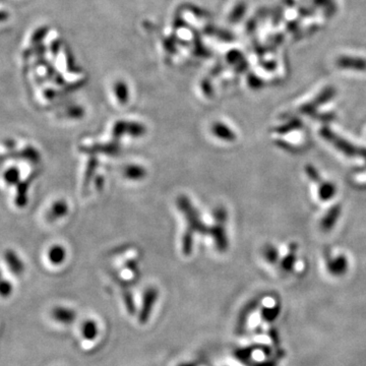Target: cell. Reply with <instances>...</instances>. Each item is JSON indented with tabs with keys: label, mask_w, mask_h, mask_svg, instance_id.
Listing matches in <instances>:
<instances>
[{
	"label": "cell",
	"mask_w": 366,
	"mask_h": 366,
	"mask_svg": "<svg viewBox=\"0 0 366 366\" xmlns=\"http://www.w3.org/2000/svg\"><path fill=\"white\" fill-rule=\"evenodd\" d=\"M6 260L8 266H10V270L14 274H20L24 270V266L22 260L18 258V256L14 254V252L10 250L6 254Z\"/></svg>",
	"instance_id": "16"
},
{
	"label": "cell",
	"mask_w": 366,
	"mask_h": 366,
	"mask_svg": "<svg viewBox=\"0 0 366 366\" xmlns=\"http://www.w3.org/2000/svg\"><path fill=\"white\" fill-rule=\"evenodd\" d=\"M208 232H210L214 240H215V244L219 250L225 252L228 248V239L226 236V232L224 229V224H219L212 226Z\"/></svg>",
	"instance_id": "8"
},
{
	"label": "cell",
	"mask_w": 366,
	"mask_h": 366,
	"mask_svg": "<svg viewBox=\"0 0 366 366\" xmlns=\"http://www.w3.org/2000/svg\"><path fill=\"white\" fill-rule=\"evenodd\" d=\"M80 334L86 341H94L99 334L97 322L94 320H86L80 326Z\"/></svg>",
	"instance_id": "9"
},
{
	"label": "cell",
	"mask_w": 366,
	"mask_h": 366,
	"mask_svg": "<svg viewBox=\"0 0 366 366\" xmlns=\"http://www.w3.org/2000/svg\"><path fill=\"white\" fill-rule=\"evenodd\" d=\"M115 94L121 104H126L128 101V90L124 82H117L115 84Z\"/></svg>",
	"instance_id": "21"
},
{
	"label": "cell",
	"mask_w": 366,
	"mask_h": 366,
	"mask_svg": "<svg viewBox=\"0 0 366 366\" xmlns=\"http://www.w3.org/2000/svg\"><path fill=\"white\" fill-rule=\"evenodd\" d=\"M337 66L343 70L364 72L366 70V60L360 57L341 56L337 59Z\"/></svg>",
	"instance_id": "6"
},
{
	"label": "cell",
	"mask_w": 366,
	"mask_h": 366,
	"mask_svg": "<svg viewBox=\"0 0 366 366\" xmlns=\"http://www.w3.org/2000/svg\"><path fill=\"white\" fill-rule=\"evenodd\" d=\"M334 95V88H326L322 92V93L314 100H312V102H310L308 104L303 105L300 110H301V112H303L305 114H312L322 104H324V103L328 102Z\"/></svg>",
	"instance_id": "5"
},
{
	"label": "cell",
	"mask_w": 366,
	"mask_h": 366,
	"mask_svg": "<svg viewBox=\"0 0 366 366\" xmlns=\"http://www.w3.org/2000/svg\"><path fill=\"white\" fill-rule=\"evenodd\" d=\"M262 254L264 258H266V260L272 264L278 262L279 260V254H278V250L274 248V246H270V244H268L262 250Z\"/></svg>",
	"instance_id": "20"
},
{
	"label": "cell",
	"mask_w": 366,
	"mask_h": 366,
	"mask_svg": "<svg viewBox=\"0 0 366 366\" xmlns=\"http://www.w3.org/2000/svg\"><path fill=\"white\" fill-rule=\"evenodd\" d=\"M177 206L184 214L188 221V229L192 232H200V233H208L210 228H208L200 219L198 212L194 210L192 202L188 198L181 196L177 198Z\"/></svg>",
	"instance_id": "1"
},
{
	"label": "cell",
	"mask_w": 366,
	"mask_h": 366,
	"mask_svg": "<svg viewBox=\"0 0 366 366\" xmlns=\"http://www.w3.org/2000/svg\"><path fill=\"white\" fill-rule=\"evenodd\" d=\"M124 301H126V306L128 308V312L130 314H134L136 312V305H134V298L130 293L124 292Z\"/></svg>",
	"instance_id": "27"
},
{
	"label": "cell",
	"mask_w": 366,
	"mask_h": 366,
	"mask_svg": "<svg viewBox=\"0 0 366 366\" xmlns=\"http://www.w3.org/2000/svg\"><path fill=\"white\" fill-rule=\"evenodd\" d=\"M306 174L308 175V177L314 181V182H316V183H320L322 182V178L318 174V172L316 170L314 167L312 166H308L306 167Z\"/></svg>",
	"instance_id": "29"
},
{
	"label": "cell",
	"mask_w": 366,
	"mask_h": 366,
	"mask_svg": "<svg viewBox=\"0 0 366 366\" xmlns=\"http://www.w3.org/2000/svg\"><path fill=\"white\" fill-rule=\"evenodd\" d=\"M348 268V262L344 256H336L328 262V270L334 276H341L345 274Z\"/></svg>",
	"instance_id": "10"
},
{
	"label": "cell",
	"mask_w": 366,
	"mask_h": 366,
	"mask_svg": "<svg viewBox=\"0 0 366 366\" xmlns=\"http://www.w3.org/2000/svg\"><path fill=\"white\" fill-rule=\"evenodd\" d=\"M46 35H47V28H40L34 33V35L32 37V42L33 43L41 42L45 38Z\"/></svg>",
	"instance_id": "28"
},
{
	"label": "cell",
	"mask_w": 366,
	"mask_h": 366,
	"mask_svg": "<svg viewBox=\"0 0 366 366\" xmlns=\"http://www.w3.org/2000/svg\"><path fill=\"white\" fill-rule=\"evenodd\" d=\"M146 132V128L144 124L138 122H128V132L126 134L134 138H140L144 136Z\"/></svg>",
	"instance_id": "18"
},
{
	"label": "cell",
	"mask_w": 366,
	"mask_h": 366,
	"mask_svg": "<svg viewBox=\"0 0 366 366\" xmlns=\"http://www.w3.org/2000/svg\"><path fill=\"white\" fill-rule=\"evenodd\" d=\"M178 366H198V364L194 362H184V363L179 364Z\"/></svg>",
	"instance_id": "32"
},
{
	"label": "cell",
	"mask_w": 366,
	"mask_h": 366,
	"mask_svg": "<svg viewBox=\"0 0 366 366\" xmlns=\"http://www.w3.org/2000/svg\"><path fill=\"white\" fill-rule=\"evenodd\" d=\"M68 212V206L66 200H57L54 202V204L50 208L49 214V219L52 221H55L56 219L64 217Z\"/></svg>",
	"instance_id": "12"
},
{
	"label": "cell",
	"mask_w": 366,
	"mask_h": 366,
	"mask_svg": "<svg viewBox=\"0 0 366 366\" xmlns=\"http://www.w3.org/2000/svg\"><path fill=\"white\" fill-rule=\"evenodd\" d=\"M124 175L128 180L140 181V180H142L146 176V170L142 165L132 164V165H128L124 168Z\"/></svg>",
	"instance_id": "11"
},
{
	"label": "cell",
	"mask_w": 366,
	"mask_h": 366,
	"mask_svg": "<svg viewBox=\"0 0 366 366\" xmlns=\"http://www.w3.org/2000/svg\"><path fill=\"white\" fill-rule=\"evenodd\" d=\"M256 308V303L254 301V302L248 304V306L242 310V312L239 316L238 322H237V332H241L244 330V326H246V324L248 322L250 314Z\"/></svg>",
	"instance_id": "17"
},
{
	"label": "cell",
	"mask_w": 366,
	"mask_h": 366,
	"mask_svg": "<svg viewBox=\"0 0 366 366\" xmlns=\"http://www.w3.org/2000/svg\"><path fill=\"white\" fill-rule=\"evenodd\" d=\"M320 134L324 138V140H326L332 144H334V146L336 148H338L340 152H344L345 155H347L349 157H353V156L358 157V156H360V157L366 158V150L356 148L351 142L345 140L344 138H341L340 136H338L336 134L332 132L328 128H322Z\"/></svg>",
	"instance_id": "2"
},
{
	"label": "cell",
	"mask_w": 366,
	"mask_h": 366,
	"mask_svg": "<svg viewBox=\"0 0 366 366\" xmlns=\"http://www.w3.org/2000/svg\"><path fill=\"white\" fill-rule=\"evenodd\" d=\"M20 178V171L18 168H10L4 174V180L10 183V184H14L18 181Z\"/></svg>",
	"instance_id": "25"
},
{
	"label": "cell",
	"mask_w": 366,
	"mask_h": 366,
	"mask_svg": "<svg viewBox=\"0 0 366 366\" xmlns=\"http://www.w3.org/2000/svg\"><path fill=\"white\" fill-rule=\"evenodd\" d=\"M51 318L59 324L70 326L76 320V312L70 308L58 305V306L53 308L51 312Z\"/></svg>",
	"instance_id": "4"
},
{
	"label": "cell",
	"mask_w": 366,
	"mask_h": 366,
	"mask_svg": "<svg viewBox=\"0 0 366 366\" xmlns=\"http://www.w3.org/2000/svg\"><path fill=\"white\" fill-rule=\"evenodd\" d=\"M212 134L219 140L227 142H234L237 140L236 134L223 122H215L210 128Z\"/></svg>",
	"instance_id": "7"
},
{
	"label": "cell",
	"mask_w": 366,
	"mask_h": 366,
	"mask_svg": "<svg viewBox=\"0 0 366 366\" xmlns=\"http://www.w3.org/2000/svg\"><path fill=\"white\" fill-rule=\"evenodd\" d=\"M295 252H290L289 254H287L283 260L281 262V266H282V270H286V272H290L292 270V268L294 266V264L296 262V256H295Z\"/></svg>",
	"instance_id": "24"
},
{
	"label": "cell",
	"mask_w": 366,
	"mask_h": 366,
	"mask_svg": "<svg viewBox=\"0 0 366 366\" xmlns=\"http://www.w3.org/2000/svg\"><path fill=\"white\" fill-rule=\"evenodd\" d=\"M82 109L80 107H74L70 109V112L68 113L72 118H80L82 116Z\"/></svg>",
	"instance_id": "30"
},
{
	"label": "cell",
	"mask_w": 366,
	"mask_h": 366,
	"mask_svg": "<svg viewBox=\"0 0 366 366\" xmlns=\"http://www.w3.org/2000/svg\"><path fill=\"white\" fill-rule=\"evenodd\" d=\"M126 132H128V121L120 120V121H117L116 124L113 126L112 136L115 140H119L120 138L126 134Z\"/></svg>",
	"instance_id": "22"
},
{
	"label": "cell",
	"mask_w": 366,
	"mask_h": 366,
	"mask_svg": "<svg viewBox=\"0 0 366 366\" xmlns=\"http://www.w3.org/2000/svg\"><path fill=\"white\" fill-rule=\"evenodd\" d=\"M320 188H318V196L322 200H330L336 194V188L330 182H320Z\"/></svg>",
	"instance_id": "15"
},
{
	"label": "cell",
	"mask_w": 366,
	"mask_h": 366,
	"mask_svg": "<svg viewBox=\"0 0 366 366\" xmlns=\"http://www.w3.org/2000/svg\"><path fill=\"white\" fill-rule=\"evenodd\" d=\"M159 297V291L156 287H148L144 290L142 296V308L138 314V322L140 324H144L148 322L150 316L152 314V308Z\"/></svg>",
	"instance_id": "3"
},
{
	"label": "cell",
	"mask_w": 366,
	"mask_h": 366,
	"mask_svg": "<svg viewBox=\"0 0 366 366\" xmlns=\"http://www.w3.org/2000/svg\"><path fill=\"white\" fill-rule=\"evenodd\" d=\"M280 314V306L278 304H274L272 306H264L262 310V316L266 322H272L278 318Z\"/></svg>",
	"instance_id": "19"
},
{
	"label": "cell",
	"mask_w": 366,
	"mask_h": 366,
	"mask_svg": "<svg viewBox=\"0 0 366 366\" xmlns=\"http://www.w3.org/2000/svg\"><path fill=\"white\" fill-rule=\"evenodd\" d=\"M14 291L12 284L6 280H0V297L8 298Z\"/></svg>",
	"instance_id": "23"
},
{
	"label": "cell",
	"mask_w": 366,
	"mask_h": 366,
	"mask_svg": "<svg viewBox=\"0 0 366 366\" xmlns=\"http://www.w3.org/2000/svg\"><path fill=\"white\" fill-rule=\"evenodd\" d=\"M227 217H228L227 212L222 206H219L218 208H216L215 210H214V218H215V220L219 224H225V222L227 220Z\"/></svg>",
	"instance_id": "26"
},
{
	"label": "cell",
	"mask_w": 366,
	"mask_h": 366,
	"mask_svg": "<svg viewBox=\"0 0 366 366\" xmlns=\"http://www.w3.org/2000/svg\"><path fill=\"white\" fill-rule=\"evenodd\" d=\"M66 258V250L61 246H54L48 252V260L52 264L59 266Z\"/></svg>",
	"instance_id": "14"
},
{
	"label": "cell",
	"mask_w": 366,
	"mask_h": 366,
	"mask_svg": "<svg viewBox=\"0 0 366 366\" xmlns=\"http://www.w3.org/2000/svg\"><path fill=\"white\" fill-rule=\"evenodd\" d=\"M8 18V12H2V10H0V22H6Z\"/></svg>",
	"instance_id": "31"
},
{
	"label": "cell",
	"mask_w": 366,
	"mask_h": 366,
	"mask_svg": "<svg viewBox=\"0 0 366 366\" xmlns=\"http://www.w3.org/2000/svg\"><path fill=\"white\" fill-rule=\"evenodd\" d=\"M340 216V206H332L326 215L324 217L322 221V228L324 231H328L332 228V226L337 222L338 218Z\"/></svg>",
	"instance_id": "13"
}]
</instances>
